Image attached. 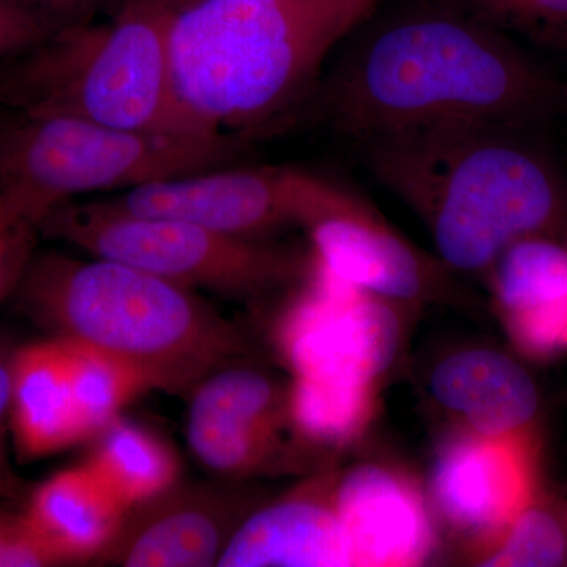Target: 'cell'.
<instances>
[{
    "mask_svg": "<svg viewBox=\"0 0 567 567\" xmlns=\"http://www.w3.org/2000/svg\"><path fill=\"white\" fill-rule=\"evenodd\" d=\"M66 566L48 546L24 513L0 509V567Z\"/></svg>",
    "mask_w": 567,
    "mask_h": 567,
    "instance_id": "cb8c5ba5",
    "label": "cell"
},
{
    "mask_svg": "<svg viewBox=\"0 0 567 567\" xmlns=\"http://www.w3.org/2000/svg\"><path fill=\"white\" fill-rule=\"evenodd\" d=\"M309 230L317 264L364 292L416 300L434 284V268L361 197L336 182L327 208Z\"/></svg>",
    "mask_w": 567,
    "mask_h": 567,
    "instance_id": "4fadbf2b",
    "label": "cell"
},
{
    "mask_svg": "<svg viewBox=\"0 0 567 567\" xmlns=\"http://www.w3.org/2000/svg\"><path fill=\"white\" fill-rule=\"evenodd\" d=\"M173 13L148 0H121L106 24L73 22L22 52L2 95L25 115H65L125 132L218 134L175 92L169 61Z\"/></svg>",
    "mask_w": 567,
    "mask_h": 567,
    "instance_id": "5b68a950",
    "label": "cell"
},
{
    "mask_svg": "<svg viewBox=\"0 0 567 567\" xmlns=\"http://www.w3.org/2000/svg\"><path fill=\"white\" fill-rule=\"evenodd\" d=\"M148 2L156 3V6L163 7V9L169 10L174 14L188 9V7L196 6V3L207 2V0H148Z\"/></svg>",
    "mask_w": 567,
    "mask_h": 567,
    "instance_id": "f1b7e54d",
    "label": "cell"
},
{
    "mask_svg": "<svg viewBox=\"0 0 567 567\" xmlns=\"http://www.w3.org/2000/svg\"><path fill=\"white\" fill-rule=\"evenodd\" d=\"M13 297L41 330L118 361L145 390L188 399L245 353L240 330L197 292L117 260L33 256Z\"/></svg>",
    "mask_w": 567,
    "mask_h": 567,
    "instance_id": "3957f363",
    "label": "cell"
},
{
    "mask_svg": "<svg viewBox=\"0 0 567 567\" xmlns=\"http://www.w3.org/2000/svg\"><path fill=\"white\" fill-rule=\"evenodd\" d=\"M282 347L300 379L374 386L401 344L385 298L350 286L316 262L309 292L282 324Z\"/></svg>",
    "mask_w": 567,
    "mask_h": 567,
    "instance_id": "9c48e42d",
    "label": "cell"
},
{
    "mask_svg": "<svg viewBox=\"0 0 567 567\" xmlns=\"http://www.w3.org/2000/svg\"><path fill=\"white\" fill-rule=\"evenodd\" d=\"M431 488L453 527L494 543L536 498L532 434L453 436L436 457Z\"/></svg>",
    "mask_w": 567,
    "mask_h": 567,
    "instance_id": "7c38bea8",
    "label": "cell"
},
{
    "mask_svg": "<svg viewBox=\"0 0 567 567\" xmlns=\"http://www.w3.org/2000/svg\"><path fill=\"white\" fill-rule=\"evenodd\" d=\"M483 566L551 567L567 561V518L536 498L494 540Z\"/></svg>",
    "mask_w": 567,
    "mask_h": 567,
    "instance_id": "7402d4cb",
    "label": "cell"
},
{
    "mask_svg": "<svg viewBox=\"0 0 567 567\" xmlns=\"http://www.w3.org/2000/svg\"><path fill=\"white\" fill-rule=\"evenodd\" d=\"M91 439L71 377L69 341L50 336L17 347L11 393L14 456L39 461Z\"/></svg>",
    "mask_w": 567,
    "mask_h": 567,
    "instance_id": "2e32d148",
    "label": "cell"
},
{
    "mask_svg": "<svg viewBox=\"0 0 567 567\" xmlns=\"http://www.w3.org/2000/svg\"><path fill=\"white\" fill-rule=\"evenodd\" d=\"M54 24L32 11L0 2V58L22 54L47 39Z\"/></svg>",
    "mask_w": 567,
    "mask_h": 567,
    "instance_id": "4316f807",
    "label": "cell"
},
{
    "mask_svg": "<svg viewBox=\"0 0 567 567\" xmlns=\"http://www.w3.org/2000/svg\"><path fill=\"white\" fill-rule=\"evenodd\" d=\"M431 393L456 413L466 431L484 436L527 434L539 412V393L527 369L496 350H462L436 365Z\"/></svg>",
    "mask_w": 567,
    "mask_h": 567,
    "instance_id": "ac0fdd59",
    "label": "cell"
},
{
    "mask_svg": "<svg viewBox=\"0 0 567 567\" xmlns=\"http://www.w3.org/2000/svg\"><path fill=\"white\" fill-rule=\"evenodd\" d=\"M290 416L298 434L323 445L360 435L371 417L372 386L300 379L290 388Z\"/></svg>",
    "mask_w": 567,
    "mask_h": 567,
    "instance_id": "44dd1931",
    "label": "cell"
},
{
    "mask_svg": "<svg viewBox=\"0 0 567 567\" xmlns=\"http://www.w3.org/2000/svg\"><path fill=\"white\" fill-rule=\"evenodd\" d=\"M241 153L234 134L125 132L65 115H25L0 128V204L40 224L82 194L227 166Z\"/></svg>",
    "mask_w": 567,
    "mask_h": 567,
    "instance_id": "8992f818",
    "label": "cell"
},
{
    "mask_svg": "<svg viewBox=\"0 0 567 567\" xmlns=\"http://www.w3.org/2000/svg\"><path fill=\"white\" fill-rule=\"evenodd\" d=\"M458 7L496 31L567 52V0H461Z\"/></svg>",
    "mask_w": 567,
    "mask_h": 567,
    "instance_id": "603a6c76",
    "label": "cell"
},
{
    "mask_svg": "<svg viewBox=\"0 0 567 567\" xmlns=\"http://www.w3.org/2000/svg\"><path fill=\"white\" fill-rule=\"evenodd\" d=\"M322 87L324 121L357 145L450 123L527 126L567 89L462 7L412 3L361 22Z\"/></svg>",
    "mask_w": 567,
    "mask_h": 567,
    "instance_id": "6da1fadb",
    "label": "cell"
},
{
    "mask_svg": "<svg viewBox=\"0 0 567 567\" xmlns=\"http://www.w3.org/2000/svg\"><path fill=\"white\" fill-rule=\"evenodd\" d=\"M93 257L117 260L183 289L252 300L298 281L305 267L262 241L173 218L114 210L102 200L69 203L40 224Z\"/></svg>",
    "mask_w": 567,
    "mask_h": 567,
    "instance_id": "52a82bcc",
    "label": "cell"
},
{
    "mask_svg": "<svg viewBox=\"0 0 567 567\" xmlns=\"http://www.w3.org/2000/svg\"><path fill=\"white\" fill-rule=\"evenodd\" d=\"M507 333L533 360L567 352V234H536L507 246L488 270Z\"/></svg>",
    "mask_w": 567,
    "mask_h": 567,
    "instance_id": "5bb4252c",
    "label": "cell"
},
{
    "mask_svg": "<svg viewBox=\"0 0 567 567\" xmlns=\"http://www.w3.org/2000/svg\"><path fill=\"white\" fill-rule=\"evenodd\" d=\"M18 9L32 11L55 28L89 21V14L102 0H0Z\"/></svg>",
    "mask_w": 567,
    "mask_h": 567,
    "instance_id": "83f0119b",
    "label": "cell"
},
{
    "mask_svg": "<svg viewBox=\"0 0 567 567\" xmlns=\"http://www.w3.org/2000/svg\"><path fill=\"white\" fill-rule=\"evenodd\" d=\"M128 507L87 462L33 488L22 513L66 566L95 561Z\"/></svg>",
    "mask_w": 567,
    "mask_h": 567,
    "instance_id": "d6986e66",
    "label": "cell"
},
{
    "mask_svg": "<svg viewBox=\"0 0 567 567\" xmlns=\"http://www.w3.org/2000/svg\"><path fill=\"white\" fill-rule=\"evenodd\" d=\"M566 565H567V561H566Z\"/></svg>",
    "mask_w": 567,
    "mask_h": 567,
    "instance_id": "f546056e",
    "label": "cell"
},
{
    "mask_svg": "<svg viewBox=\"0 0 567 567\" xmlns=\"http://www.w3.org/2000/svg\"><path fill=\"white\" fill-rule=\"evenodd\" d=\"M39 233L33 224L11 215L0 204V303L17 292L35 256Z\"/></svg>",
    "mask_w": 567,
    "mask_h": 567,
    "instance_id": "d4e9b609",
    "label": "cell"
},
{
    "mask_svg": "<svg viewBox=\"0 0 567 567\" xmlns=\"http://www.w3.org/2000/svg\"><path fill=\"white\" fill-rule=\"evenodd\" d=\"M379 2L207 0L178 11L169 25L178 100L213 132L264 125L301 99Z\"/></svg>",
    "mask_w": 567,
    "mask_h": 567,
    "instance_id": "277c9868",
    "label": "cell"
},
{
    "mask_svg": "<svg viewBox=\"0 0 567 567\" xmlns=\"http://www.w3.org/2000/svg\"><path fill=\"white\" fill-rule=\"evenodd\" d=\"M333 182L292 167H216L133 186L102 203L114 210L182 219L257 240L320 218Z\"/></svg>",
    "mask_w": 567,
    "mask_h": 567,
    "instance_id": "ba28073f",
    "label": "cell"
},
{
    "mask_svg": "<svg viewBox=\"0 0 567 567\" xmlns=\"http://www.w3.org/2000/svg\"><path fill=\"white\" fill-rule=\"evenodd\" d=\"M522 126L450 123L358 145L375 181L427 223L453 270H491L520 238L567 234V178Z\"/></svg>",
    "mask_w": 567,
    "mask_h": 567,
    "instance_id": "7a4b0ae2",
    "label": "cell"
},
{
    "mask_svg": "<svg viewBox=\"0 0 567 567\" xmlns=\"http://www.w3.org/2000/svg\"><path fill=\"white\" fill-rule=\"evenodd\" d=\"M219 567H346L352 548L333 502L311 492L249 513Z\"/></svg>",
    "mask_w": 567,
    "mask_h": 567,
    "instance_id": "e0dca14e",
    "label": "cell"
},
{
    "mask_svg": "<svg viewBox=\"0 0 567 567\" xmlns=\"http://www.w3.org/2000/svg\"><path fill=\"white\" fill-rule=\"evenodd\" d=\"M17 346L0 334V499L18 503L28 495L24 481L14 470L11 453V393H13V358Z\"/></svg>",
    "mask_w": 567,
    "mask_h": 567,
    "instance_id": "484cf974",
    "label": "cell"
},
{
    "mask_svg": "<svg viewBox=\"0 0 567 567\" xmlns=\"http://www.w3.org/2000/svg\"><path fill=\"white\" fill-rule=\"evenodd\" d=\"M333 505L349 537L353 566H416L434 547L416 488L383 466L350 470L336 488Z\"/></svg>",
    "mask_w": 567,
    "mask_h": 567,
    "instance_id": "9a60e30c",
    "label": "cell"
},
{
    "mask_svg": "<svg viewBox=\"0 0 567 567\" xmlns=\"http://www.w3.org/2000/svg\"><path fill=\"white\" fill-rule=\"evenodd\" d=\"M87 464L126 507L145 502L181 480V462L162 436L122 415L91 440Z\"/></svg>",
    "mask_w": 567,
    "mask_h": 567,
    "instance_id": "ffe728a7",
    "label": "cell"
},
{
    "mask_svg": "<svg viewBox=\"0 0 567 567\" xmlns=\"http://www.w3.org/2000/svg\"><path fill=\"white\" fill-rule=\"evenodd\" d=\"M289 398L257 369L213 372L188 398L186 442L197 464L229 481L267 472L281 456L284 425H293Z\"/></svg>",
    "mask_w": 567,
    "mask_h": 567,
    "instance_id": "30bf717a",
    "label": "cell"
},
{
    "mask_svg": "<svg viewBox=\"0 0 567 567\" xmlns=\"http://www.w3.org/2000/svg\"><path fill=\"white\" fill-rule=\"evenodd\" d=\"M249 514V513H248ZM245 499L215 483H182L130 506L95 565L122 567L218 566L248 517Z\"/></svg>",
    "mask_w": 567,
    "mask_h": 567,
    "instance_id": "8fae6325",
    "label": "cell"
}]
</instances>
